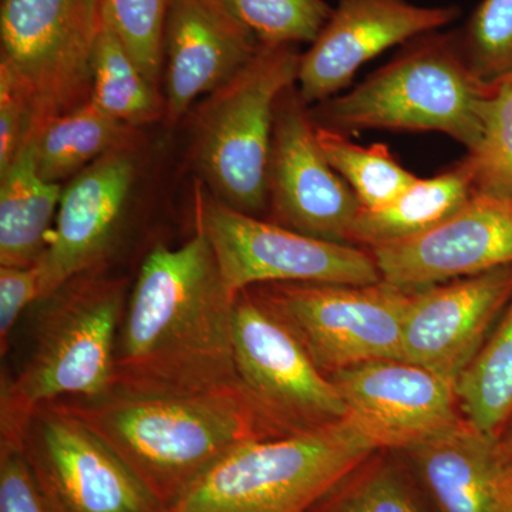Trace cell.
I'll use <instances>...</instances> for the list:
<instances>
[{
	"mask_svg": "<svg viewBox=\"0 0 512 512\" xmlns=\"http://www.w3.org/2000/svg\"><path fill=\"white\" fill-rule=\"evenodd\" d=\"M235 296L200 229L181 247L158 245L128 295L114 386L158 393L241 386L232 339Z\"/></svg>",
	"mask_w": 512,
	"mask_h": 512,
	"instance_id": "cell-1",
	"label": "cell"
},
{
	"mask_svg": "<svg viewBox=\"0 0 512 512\" xmlns=\"http://www.w3.org/2000/svg\"><path fill=\"white\" fill-rule=\"evenodd\" d=\"M52 403L99 434L163 508L232 448L279 436L242 386L207 393L113 386L99 397Z\"/></svg>",
	"mask_w": 512,
	"mask_h": 512,
	"instance_id": "cell-2",
	"label": "cell"
},
{
	"mask_svg": "<svg viewBox=\"0 0 512 512\" xmlns=\"http://www.w3.org/2000/svg\"><path fill=\"white\" fill-rule=\"evenodd\" d=\"M103 271L77 276L43 301L28 362L15 377L2 376L0 443L22 446L42 404L113 389L127 281Z\"/></svg>",
	"mask_w": 512,
	"mask_h": 512,
	"instance_id": "cell-3",
	"label": "cell"
},
{
	"mask_svg": "<svg viewBox=\"0 0 512 512\" xmlns=\"http://www.w3.org/2000/svg\"><path fill=\"white\" fill-rule=\"evenodd\" d=\"M494 87L470 69L456 33H427L355 89L318 103L316 126L360 130L436 131L476 150Z\"/></svg>",
	"mask_w": 512,
	"mask_h": 512,
	"instance_id": "cell-4",
	"label": "cell"
},
{
	"mask_svg": "<svg viewBox=\"0 0 512 512\" xmlns=\"http://www.w3.org/2000/svg\"><path fill=\"white\" fill-rule=\"evenodd\" d=\"M379 444L346 419L239 444L163 512H311Z\"/></svg>",
	"mask_w": 512,
	"mask_h": 512,
	"instance_id": "cell-5",
	"label": "cell"
},
{
	"mask_svg": "<svg viewBox=\"0 0 512 512\" xmlns=\"http://www.w3.org/2000/svg\"><path fill=\"white\" fill-rule=\"evenodd\" d=\"M301 53L292 45H262L225 86L211 94L198 121L195 160L212 195L256 215L268 205L275 114L298 80Z\"/></svg>",
	"mask_w": 512,
	"mask_h": 512,
	"instance_id": "cell-6",
	"label": "cell"
},
{
	"mask_svg": "<svg viewBox=\"0 0 512 512\" xmlns=\"http://www.w3.org/2000/svg\"><path fill=\"white\" fill-rule=\"evenodd\" d=\"M101 18V0H2L0 67L28 94L35 134L89 100Z\"/></svg>",
	"mask_w": 512,
	"mask_h": 512,
	"instance_id": "cell-7",
	"label": "cell"
},
{
	"mask_svg": "<svg viewBox=\"0 0 512 512\" xmlns=\"http://www.w3.org/2000/svg\"><path fill=\"white\" fill-rule=\"evenodd\" d=\"M251 289L292 330L323 372L332 375L375 360H404V320L412 292L383 281L266 284Z\"/></svg>",
	"mask_w": 512,
	"mask_h": 512,
	"instance_id": "cell-8",
	"label": "cell"
},
{
	"mask_svg": "<svg viewBox=\"0 0 512 512\" xmlns=\"http://www.w3.org/2000/svg\"><path fill=\"white\" fill-rule=\"evenodd\" d=\"M198 229L210 242L222 278L237 295L266 284L375 285L369 251L323 241L235 210L215 198L198 201Z\"/></svg>",
	"mask_w": 512,
	"mask_h": 512,
	"instance_id": "cell-9",
	"label": "cell"
},
{
	"mask_svg": "<svg viewBox=\"0 0 512 512\" xmlns=\"http://www.w3.org/2000/svg\"><path fill=\"white\" fill-rule=\"evenodd\" d=\"M232 339L239 383L276 434L348 417L338 386L254 289L235 296Z\"/></svg>",
	"mask_w": 512,
	"mask_h": 512,
	"instance_id": "cell-10",
	"label": "cell"
},
{
	"mask_svg": "<svg viewBox=\"0 0 512 512\" xmlns=\"http://www.w3.org/2000/svg\"><path fill=\"white\" fill-rule=\"evenodd\" d=\"M22 447L53 512H163L99 434L56 403L33 412Z\"/></svg>",
	"mask_w": 512,
	"mask_h": 512,
	"instance_id": "cell-11",
	"label": "cell"
},
{
	"mask_svg": "<svg viewBox=\"0 0 512 512\" xmlns=\"http://www.w3.org/2000/svg\"><path fill=\"white\" fill-rule=\"evenodd\" d=\"M306 106L296 84L276 106L268 204L282 227L349 244L350 227L362 205L323 154Z\"/></svg>",
	"mask_w": 512,
	"mask_h": 512,
	"instance_id": "cell-12",
	"label": "cell"
},
{
	"mask_svg": "<svg viewBox=\"0 0 512 512\" xmlns=\"http://www.w3.org/2000/svg\"><path fill=\"white\" fill-rule=\"evenodd\" d=\"M458 16L457 6H419L409 0H339L318 39L301 57L298 92L306 104L335 97L370 60L394 46L439 32Z\"/></svg>",
	"mask_w": 512,
	"mask_h": 512,
	"instance_id": "cell-13",
	"label": "cell"
},
{
	"mask_svg": "<svg viewBox=\"0 0 512 512\" xmlns=\"http://www.w3.org/2000/svg\"><path fill=\"white\" fill-rule=\"evenodd\" d=\"M367 251L383 282L409 292L512 265V202L476 194L429 231Z\"/></svg>",
	"mask_w": 512,
	"mask_h": 512,
	"instance_id": "cell-14",
	"label": "cell"
},
{
	"mask_svg": "<svg viewBox=\"0 0 512 512\" xmlns=\"http://www.w3.org/2000/svg\"><path fill=\"white\" fill-rule=\"evenodd\" d=\"M136 181L131 153H113L63 187L40 271V302L77 276L104 268L120 237Z\"/></svg>",
	"mask_w": 512,
	"mask_h": 512,
	"instance_id": "cell-15",
	"label": "cell"
},
{
	"mask_svg": "<svg viewBox=\"0 0 512 512\" xmlns=\"http://www.w3.org/2000/svg\"><path fill=\"white\" fill-rule=\"evenodd\" d=\"M512 301V265L412 292L403 329V359L456 387Z\"/></svg>",
	"mask_w": 512,
	"mask_h": 512,
	"instance_id": "cell-16",
	"label": "cell"
},
{
	"mask_svg": "<svg viewBox=\"0 0 512 512\" xmlns=\"http://www.w3.org/2000/svg\"><path fill=\"white\" fill-rule=\"evenodd\" d=\"M348 417L379 447L409 448L453 426L456 387L407 360H375L332 373Z\"/></svg>",
	"mask_w": 512,
	"mask_h": 512,
	"instance_id": "cell-17",
	"label": "cell"
},
{
	"mask_svg": "<svg viewBox=\"0 0 512 512\" xmlns=\"http://www.w3.org/2000/svg\"><path fill=\"white\" fill-rule=\"evenodd\" d=\"M261 46L222 0H170L163 69L168 121L180 120L198 97L218 92Z\"/></svg>",
	"mask_w": 512,
	"mask_h": 512,
	"instance_id": "cell-18",
	"label": "cell"
},
{
	"mask_svg": "<svg viewBox=\"0 0 512 512\" xmlns=\"http://www.w3.org/2000/svg\"><path fill=\"white\" fill-rule=\"evenodd\" d=\"M407 450L441 512H500L507 490L497 437L458 420Z\"/></svg>",
	"mask_w": 512,
	"mask_h": 512,
	"instance_id": "cell-19",
	"label": "cell"
},
{
	"mask_svg": "<svg viewBox=\"0 0 512 512\" xmlns=\"http://www.w3.org/2000/svg\"><path fill=\"white\" fill-rule=\"evenodd\" d=\"M62 192V184L47 181L37 170L32 138L0 175V266L39 264L55 227Z\"/></svg>",
	"mask_w": 512,
	"mask_h": 512,
	"instance_id": "cell-20",
	"label": "cell"
},
{
	"mask_svg": "<svg viewBox=\"0 0 512 512\" xmlns=\"http://www.w3.org/2000/svg\"><path fill=\"white\" fill-rule=\"evenodd\" d=\"M476 195L466 160L436 177L419 178L396 200L377 210L360 208L349 242L370 248L416 237L436 227Z\"/></svg>",
	"mask_w": 512,
	"mask_h": 512,
	"instance_id": "cell-21",
	"label": "cell"
},
{
	"mask_svg": "<svg viewBox=\"0 0 512 512\" xmlns=\"http://www.w3.org/2000/svg\"><path fill=\"white\" fill-rule=\"evenodd\" d=\"M137 128L107 116L89 100L82 106L47 120L37 131V170L43 178L62 184L84 168L113 153H131Z\"/></svg>",
	"mask_w": 512,
	"mask_h": 512,
	"instance_id": "cell-22",
	"label": "cell"
},
{
	"mask_svg": "<svg viewBox=\"0 0 512 512\" xmlns=\"http://www.w3.org/2000/svg\"><path fill=\"white\" fill-rule=\"evenodd\" d=\"M89 101L107 116L134 128L165 116L164 96L134 62L104 9L94 43Z\"/></svg>",
	"mask_w": 512,
	"mask_h": 512,
	"instance_id": "cell-23",
	"label": "cell"
},
{
	"mask_svg": "<svg viewBox=\"0 0 512 512\" xmlns=\"http://www.w3.org/2000/svg\"><path fill=\"white\" fill-rule=\"evenodd\" d=\"M467 423L497 437L512 417V301L456 383Z\"/></svg>",
	"mask_w": 512,
	"mask_h": 512,
	"instance_id": "cell-24",
	"label": "cell"
},
{
	"mask_svg": "<svg viewBox=\"0 0 512 512\" xmlns=\"http://www.w3.org/2000/svg\"><path fill=\"white\" fill-rule=\"evenodd\" d=\"M316 136L333 170L365 210L384 207L419 180L394 158L386 144L360 146L346 134L318 126Z\"/></svg>",
	"mask_w": 512,
	"mask_h": 512,
	"instance_id": "cell-25",
	"label": "cell"
},
{
	"mask_svg": "<svg viewBox=\"0 0 512 512\" xmlns=\"http://www.w3.org/2000/svg\"><path fill=\"white\" fill-rule=\"evenodd\" d=\"M261 45L312 43L332 16L325 0H222Z\"/></svg>",
	"mask_w": 512,
	"mask_h": 512,
	"instance_id": "cell-26",
	"label": "cell"
},
{
	"mask_svg": "<svg viewBox=\"0 0 512 512\" xmlns=\"http://www.w3.org/2000/svg\"><path fill=\"white\" fill-rule=\"evenodd\" d=\"M454 33L481 82L495 87L512 79V0H483Z\"/></svg>",
	"mask_w": 512,
	"mask_h": 512,
	"instance_id": "cell-27",
	"label": "cell"
},
{
	"mask_svg": "<svg viewBox=\"0 0 512 512\" xmlns=\"http://www.w3.org/2000/svg\"><path fill=\"white\" fill-rule=\"evenodd\" d=\"M464 160L476 194L512 202V79L494 87L483 137Z\"/></svg>",
	"mask_w": 512,
	"mask_h": 512,
	"instance_id": "cell-28",
	"label": "cell"
},
{
	"mask_svg": "<svg viewBox=\"0 0 512 512\" xmlns=\"http://www.w3.org/2000/svg\"><path fill=\"white\" fill-rule=\"evenodd\" d=\"M111 25L154 86L164 69V32L170 0H101Z\"/></svg>",
	"mask_w": 512,
	"mask_h": 512,
	"instance_id": "cell-29",
	"label": "cell"
},
{
	"mask_svg": "<svg viewBox=\"0 0 512 512\" xmlns=\"http://www.w3.org/2000/svg\"><path fill=\"white\" fill-rule=\"evenodd\" d=\"M348 478L311 512H421L390 468H369L360 474L356 471L350 483Z\"/></svg>",
	"mask_w": 512,
	"mask_h": 512,
	"instance_id": "cell-30",
	"label": "cell"
},
{
	"mask_svg": "<svg viewBox=\"0 0 512 512\" xmlns=\"http://www.w3.org/2000/svg\"><path fill=\"white\" fill-rule=\"evenodd\" d=\"M35 136V113L28 94L0 67V175Z\"/></svg>",
	"mask_w": 512,
	"mask_h": 512,
	"instance_id": "cell-31",
	"label": "cell"
},
{
	"mask_svg": "<svg viewBox=\"0 0 512 512\" xmlns=\"http://www.w3.org/2000/svg\"><path fill=\"white\" fill-rule=\"evenodd\" d=\"M0 512H53L18 444L0 443Z\"/></svg>",
	"mask_w": 512,
	"mask_h": 512,
	"instance_id": "cell-32",
	"label": "cell"
},
{
	"mask_svg": "<svg viewBox=\"0 0 512 512\" xmlns=\"http://www.w3.org/2000/svg\"><path fill=\"white\" fill-rule=\"evenodd\" d=\"M40 301V271L35 266H0V349L8 350L10 335L22 313Z\"/></svg>",
	"mask_w": 512,
	"mask_h": 512,
	"instance_id": "cell-33",
	"label": "cell"
},
{
	"mask_svg": "<svg viewBox=\"0 0 512 512\" xmlns=\"http://www.w3.org/2000/svg\"><path fill=\"white\" fill-rule=\"evenodd\" d=\"M497 454L505 490L512 491V417L497 436Z\"/></svg>",
	"mask_w": 512,
	"mask_h": 512,
	"instance_id": "cell-34",
	"label": "cell"
},
{
	"mask_svg": "<svg viewBox=\"0 0 512 512\" xmlns=\"http://www.w3.org/2000/svg\"><path fill=\"white\" fill-rule=\"evenodd\" d=\"M500 512H512V491H505L503 504H501Z\"/></svg>",
	"mask_w": 512,
	"mask_h": 512,
	"instance_id": "cell-35",
	"label": "cell"
}]
</instances>
